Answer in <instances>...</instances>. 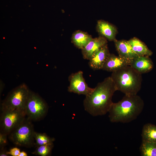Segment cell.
<instances>
[{
	"label": "cell",
	"instance_id": "6da1fadb",
	"mask_svg": "<svg viewBox=\"0 0 156 156\" xmlns=\"http://www.w3.org/2000/svg\"><path fill=\"white\" fill-rule=\"evenodd\" d=\"M117 90L110 76L98 83L83 101L85 109L93 116H102L109 112L113 103V96Z\"/></svg>",
	"mask_w": 156,
	"mask_h": 156
},
{
	"label": "cell",
	"instance_id": "7a4b0ae2",
	"mask_svg": "<svg viewBox=\"0 0 156 156\" xmlns=\"http://www.w3.org/2000/svg\"><path fill=\"white\" fill-rule=\"evenodd\" d=\"M144 105L143 100L137 94L125 95L120 101L113 103L109 112V120L112 122H129L141 114Z\"/></svg>",
	"mask_w": 156,
	"mask_h": 156
},
{
	"label": "cell",
	"instance_id": "3957f363",
	"mask_svg": "<svg viewBox=\"0 0 156 156\" xmlns=\"http://www.w3.org/2000/svg\"><path fill=\"white\" fill-rule=\"evenodd\" d=\"M110 77L117 90L125 95H137L141 88L142 74L129 65L112 72Z\"/></svg>",
	"mask_w": 156,
	"mask_h": 156
},
{
	"label": "cell",
	"instance_id": "277c9868",
	"mask_svg": "<svg viewBox=\"0 0 156 156\" xmlns=\"http://www.w3.org/2000/svg\"><path fill=\"white\" fill-rule=\"evenodd\" d=\"M31 120L26 118L8 135L9 139L15 145L27 147L34 146L35 131Z\"/></svg>",
	"mask_w": 156,
	"mask_h": 156
},
{
	"label": "cell",
	"instance_id": "5b68a950",
	"mask_svg": "<svg viewBox=\"0 0 156 156\" xmlns=\"http://www.w3.org/2000/svg\"><path fill=\"white\" fill-rule=\"evenodd\" d=\"M29 91L28 87L25 83L13 89L1 103V110L15 109L25 110Z\"/></svg>",
	"mask_w": 156,
	"mask_h": 156
},
{
	"label": "cell",
	"instance_id": "8992f818",
	"mask_svg": "<svg viewBox=\"0 0 156 156\" xmlns=\"http://www.w3.org/2000/svg\"><path fill=\"white\" fill-rule=\"evenodd\" d=\"M48 109L47 104L39 95L30 90L25 108L27 118L37 120L43 118Z\"/></svg>",
	"mask_w": 156,
	"mask_h": 156
},
{
	"label": "cell",
	"instance_id": "52a82bcc",
	"mask_svg": "<svg viewBox=\"0 0 156 156\" xmlns=\"http://www.w3.org/2000/svg\"><path fill=\"white\" fill-rule=\"evenodd\" d=\"M26 116L24 110H1L0 118V133L8 135L24 121Z\"/></svg>",
	"mask_w": 156,
	"mask_h": 156
},
{
	"label": "cell",
	"instance_id": "ba28073f",
	"mask_svg": "<svg viewBox=\"0 0 156 156\" xmlns=\"http://www.w3.org/2000/svg\"><path fill=\"white\" fill-rule=\"evenodd\" d=\"M68 80L70 85L68 91L69 92L86 96L91 94L94 90V88L89 87L86 82L81 71L71 74L68 77Z\"/></svg>",
	"mask_w": 156,
	"mask_h": 156
},
{
	"label": "cell",
	"instance_id": "9c48e42d",
	"mask_svg": "<svg viewBox=\"0 0 156 156\" xmlns=\"http://www.w3.org/2000/svg\"><path fill=\"white\" fill-rule=\"evenodd\" d=\"M106 44L94 53L90 59L89 65L94 70L102 69L103 65L110 54Z\"/></svg>",
	"mask_w": 156,
	"mask_h": 156
},
{
	"label": "cell",
	"instance_id": "30bf717a",
	"mask_svg": "<svg viewBox=\"0 0 156 156\" xmlns=\"http://www.w3.org/2000/svg\"><path fill=\"white\" fill-rule=\"evenodd\" d=\"M106 44H107V39L102 36L92 38L81 49L83 58L89 60L94 53Z\"/></svg>",
	"mask_w": 156,
	"mask_h": 156
},
{
	"label": "cell",
	"instance_id": "8fae6325",
	"mask_svg": "<svg viewBox=\"0 0 156 156\" xmlns=\"http://www.w3.org/2000/svg\"><path fill=\"white\" fill-rule=\"evenodd\" d=\"M129 65L142 74L151 71L154 67L151 59L145 56H137L129 62Z\"/></svg>",
	"mask_w": 156,
	"mask_h": 156
},
{
	"label": "cell",
	"instance_id": "7c38bea8",
	"mask_svg": "<svg viewBox=\"0 0 156 156\" xmlns=\"http://www.w3.org/2000/svg\"><path fill=\"white\" fill-rule=\"evenodd\" d=\"M114 42L118 55L129 63L131 60L138 56L133 51L128 41L116 40Z\"/></svg>",
	"mask_w": 156,
	"mask_h": 156
},
{
	"label": "cell",
	"instance_id": "4fadbf2b",
	"mask_svg": "<svg viewBox=\"0 0 156 156\" xmlns=\"http://www.w3.org/2000/svg\"><path fill=\"white\" fill-rule=\"evenodd\" d=\"M129 62L119 55L110 54L103 67L102 69L108 72H114L127 65Z\"/></svg>",
	"mask_w": 156,
	"mask_h": 156
},
{
	"label": "cell",
	"instance_id": "5bb4252c",
	"mask_svg": "<svg viewBox=\"0 0 156 156\" xmlns=\"http://www.w3.org/2000/svg\"><path fill=\"white\" fill-rule=\"evenodd\" d=\"M97 31L101 35L109 41H114L117 30L116 27L107 22L99 20L96 26Z\"/></svg>",
	"mask_w": 156,
	"mask_h": 156
},
{
	"label": "cell",
	"instance_id": "9a60e30c",
	"mask_svg": "<svg viewBox=\"0 0 156 156\" xmlns=\"http://www.w3.org/2000/svg\"><path fill=\"white\" fill-rule=\"evenodd\" d=\"M93 38L87 33L80 30L75 31L72 34L71 41L77 48L82 49Z\"/></svg>",
	"mask_w": 156,
	"mask_h": 156
},
{
	"label": "cell",
	"instance_id": "2e32d148",
	"mask_svg": "<svg viewBox=\"0 0 156 156\" xmlns=\"http://www.w3.org/2000/svg\"><path fill=\"white\" fill-rule=\"evenodd\" d=\"M135 53L139 56L149 57L153 52L143 42L135 37L128 40Z\"/></svg>",
	"mask_w": 156,
	"mask_h": 156
},
{
	"label": "cell",
	"instance_id": "e0dca14e",
	"mask_svg": "<svg viewBox=\"0 0 156 156\" xmlns=\"http://www.w3.org/2000/svg\"><path fill=\"white\" fill-rule=\"evenodd\" d=\"M141 136L142 141L156 143V125L151 123L145 125Z\"/></svg>",
	"mask_w": 156,
	"mask_h": 156
},
{
	"label": "cell",
	"instance_id": "ac0fdd59",
	"mask_svg": "<svg viewBox=\"0 0 156 156\" xmlns=\"http://www.w3.org/2000/svg\"><path fill=\"white\" fill-rule=\"evenodd\" d=\"M140 151L142 156H156V143L142 141Z\"/></svg>",
	"mask_w": 156,
	"mask_h": 156
},
{
	"label": "cell",
	"instance_id": "d6986e66",
	"mask_svg": "<svg viewBox=\"0 0 156 156\" xmlns=\"http://www.w3.org/2000/svg\"><path fill=\"white\" fill-rule=\"evenodd\" d=\"M36 145L39 146L53 144L55 138H51L45 133H38L35 131L34 135Z\"/></svg>",
	"mask_w": 156,
	"mask_h": 156
},
{
	"label": "cell",
	"instance_id": "ffe728a7",
	"mask_svg": "<svg viewBox=\"0 0 156 156\" xmlns=\"http://www.w3.org/2000/svg\"><path fill=\"white\" fill-rule=\"evenodd\" d=\"M53 146V144L39 146L32 153L36 155L47 156L51 153Z\"/></svg>",
	"mask_w": 156,
	"mask_h": 156
},
{
	"label": "cell",
	"instance_id": "44dd1931",
	"mask_svg": "<svg viewBox=\"0 0 156 156\" xmlns=\"http://www.w3.org/2000/svg\"><path fill=\"white\" fill-rule=\"evenodd\" d=\"M7 134L0 133V148L4 147L7 143Z\"/></svg>",
	"mask_w": 156,
	"mask_h": 156
},
{
	"label": "cell",
	"instance_id": "7402d4cb",
	"mask_svg": "<svg viewBox=\"0 0 156 156\" xmlns=\"http://www.w3.org/2000/svg\"><path fill=\"white\" fill-rule=\"evenodd\" d=\"M20 152L19 149L14 147L10 149L8 153L9 155L12 156H18Z\"/></svg>",
	"mask_w": 156,
	"mask_h": 156
},
{
	"label": "cell",
	"instance_id": "603a6c76",
	"mask_svg": "<svg viewBox=\"0 0 156 156\" xmlns=\"http://www.w3.org/2000/svg\"><path fill=\"white\" fill-rule=\"evenodd\" d=\"M4 147L1 148L0 153V156H9V155L8 154L7 151H6L3 149Z\"/></svg>",
	"mask_w": 156,
	"mask_h": 156
},
{
	"label": "cell",
	"instance_id": "cb8c5ba5",
	"mask_svg": "<svg viewBox=\"0 0 156 156\" xmlns=\"http://www.w3.org/2000/svg\"><path fill=\"white\" fill-rule=\"evenodd\" d=\"M26 153L24 151L21 152L18 156H27Z\"/></svg>",
	"mask_w": 156,
	"mask_h": 156
}]
</instances>
